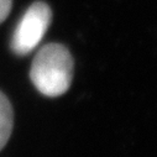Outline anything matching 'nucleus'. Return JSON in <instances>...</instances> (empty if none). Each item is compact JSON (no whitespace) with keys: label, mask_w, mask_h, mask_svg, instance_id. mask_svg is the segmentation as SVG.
<instances>
[{"label":"nucleus","mask_w":157,"mask_h":157,"mask_svg":"<svg viewBox=\"0 0 157 157\" xmlns=\"http://www.w3.org/2000/svg\"><path fill=\"white\" fill-rule=\"evenodd\" d=\"M30 78L36 89L46 97L66 93L73 78V58L59 44H48L38 51L32 61Z\"/></svg>","instance_id":"nucleus-1"},{"label":"nucleus","mask_w":157,"mask_h":157,"mask_svg":"<svg viewBox=\"0 0 157 157\" xmlns=\"http://www.w3.org/2000/svg\"><path fill=\"white\" fill-rule=\"evenodd\" d=\"M51 19L52 13L47 4L42 2L33 3L25 11L14 31L10 42L14 53L25 56L32 52L42 41Z\"/></svg>","instance_id":"nucleus-2"},{"label":"nucleus","mask_w":157,"mask_h":157,"mask_svg":"<svg viewBox=\"0 0 157 157\" xmlns=\"http://www.w3.org/2000/svg\"><path fill=\"white\" fill-rule=\"evenodd\" d=\"M14 125V113L10 101L0 92V151L10 139Z\"/></svg>","instance_id":"nucleus-3"},{"label":"nucleus","mask_w":157,"mask_h":157,"mask_svg":"<svg viewBox=\"0 0 157 157\" xmlns=\"http://www.w3.org/2000/svg\"><path fill=\"white\" fill-rule=\"evenodd\" d=\"M11 0H0V24H2L10 14Z\"/></svg>","instance_id":"nucleus-4"}]
</instances>
